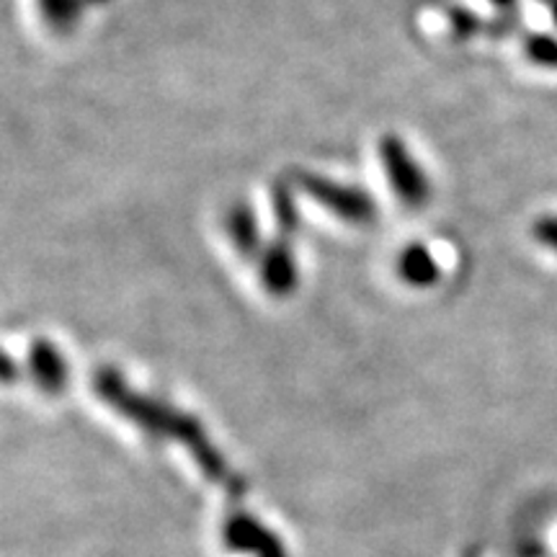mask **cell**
<instances>
[{
	"label": "cell",
	"mask_w": 557,
	"mask_h": 557,
	"mask_svg": "<svg viewBox=\"0 0 557 557\" xmlns=\"http://www.w3.org/2000/svg\"><path fill=\"white\" fill-rule=\"evenodd\" d=\"M447 18H449V26H451V32H455L457 39L478 37V34H483L487 29V21L480 18L478 13H472L470 9H462V5L449 9Z\"/></svg>",
	"instance_id": "5b68a950"
},
{
	"label": "cell",
	"mask_w": 557,
	"mask_h": 557,
	"mask_svg": "<svg viewBox=\"0 0 557 557\" xmlns=\"http://www.w3.org/2000/svg\"><path fill=\"white\" fill-rule=\"evenodd\" d=\"M542 5H545V9L549 11V16H553V21H555V26H557V0H540Z\"/></svg>",
	"instance_id": "9c48e42d"
},
{
	"label": "cell",
	"mask_w": 557,
	"mask_h": 557,
	"mask_svg": "<svg viewBox=\"0 0 557 557\" xmlns=\"http://www.w3.org/2000/svg\"><path fill=\"white\" fill-rule=\"evenodd\" d=\"M13 380V364L5 354H0V382H11Z\"/></svg>",
	"instance_id": "ba28073f"
},
{
	"label": "cell",
	"mask_w": 557,
	"mask_h": 557,
	"mask_svg": "<svg viewBox=\"0 0 557 557\" xmlns=\"http://www.w3.org/2000/svg\"><path fill=\"white\" fill-rule=\"evenodd\" d=\"M491 5L496 9L500 16L498 18H508V21H519V0H491Z\"/></svg>",
	"instance_id": "52a82bcc"
},
{
	"label": "cell",
	"mask_w": 557,
	"mask_h": 557,
	"mask_svg": "<svg viewBox=\"0 0 557 557\" xmlns=\"http://www.w3.org/2000/svg\"><path fill=\"white\" fill-rule=\"evenodd\" d=\"M382 158H385L387 176L393 181L398 197L406 201L408 207H423L429 201V181L426 173L418 169L413 156L406 150V145L398 137H385L382 139Z\"/></svg>",
	"instance_id": "6da1fadb"
},
{
	"label": "cell",
	"mask_w": 557,
	"mask_h": 557,
	"mask_svg": "<svg viewBox=\"0 0 557 557\" xmlns=\"http://www.w3.org/2000/svg\"><path fill=\"white\" fill-rule=\"evenodd\" d=\"M34 361H37L39 377L50 387H58L60 382H65V364H62L58 354H54V348L39 344L37 351H34Z\"/></svg>",
	"instance_id": "277c9868"
},
{
	"label": "cell",
	"mask_w": 557,
	"mask_h": 557,
	"mask_svg": "<svg viewBox=\"0 0 557 557\" xmlns=\"http://www.w3.org/2000/svg\"><path fill=\"white\" fill-rule=\"evenodd\" d=\"M524 52H527V58L534 62V65L557 70V39L553 37V34H542V32L527 34Z\"/></svg>",
	"instance_id": "3957f363"
},
{
	"label": "cell",
	"mask_w": 557,
	"mask_h": 557,
	"mask_svg": "<svg viewBox=\"0 0 557 557\" xmlns=\"http://www.w3.org/2000/svg\"><path fill=\"white\" fill-rule=\"evenodd\" d=\"M532 238L557 256V214H542L540 220H534Z\"/></svg>",
	"instance_id": "8992f818"
},
{
	"label": "cell",
	"mask_w": 557,
	"mask_h": 557,
	"mask_svg": "<svg viewBox=\"0 0 557 557\" xmlns=\"http://www.w3.org/2000/svg\"><path fill=\"white\" fill-rule=\"evenodd\" d=\"M400 274L416 287H429L438 278V263L423 246H408L400 256Z\"/></svg>",
	"instance_id": "7a4b0ae2"
}]
</instances>
